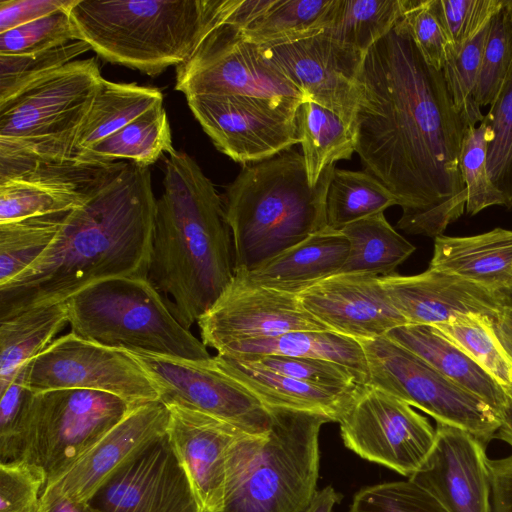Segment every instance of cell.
Instances as JSON below:
<instances>
[{
  "label": "cell",
  "mask_w": 512,
  "mask_h": 512,
  "mask_svg": "<svg viewBox=\"0 0 512 512\" xmlns=\"http://www.w3.org/2000/svg\"><path fill=\"white\" fill-rule=\"evenodd\" d=\"M236 0H77L69 14L79 39L102 59L151 77L186 62L228 22Z\"/></svg>",
  "instance_id": "obj_5"
},
{
  "label": "cell",
  "mask_w": 512,
  "mask_h": 512,
  "mask_svg": "<svg viewBox=\"0 0 512 512\" xmlns=\"http://www.w3.org/2000/svg\"><path fill=\"white\" fill-rule=\"evenodd\" d=\"M489 24L461 49L455 51L449 46L442 68L454 106L468 125L480 124L484 119L481 108L473 100V94L479 78Z\"/></svg>",
  "instance_id": "obj_42"
},
{
  "label": "cell",
  "mask_w": 512,
  "mask_h": 512,
  "mask_svg": "<svg viewBox=\"0 0 512 512\" xmlns=\"http://www.w3.org/2000/svg\"><path fill=\"white\" fill-rule=\"evenodd\" d=\"M30 361L0 391V463L22 459L26 418L34 393L28 383Z\"/></svg>",
  "instance_id": "obj_48"
},
{
  "label": "cell",
  "mask_w": 512,
  "mask_h": 512,
  "mask_svg": "<svg viewBox=\"0 0 512 512\" xmlns=\"http://www.w3.org/2000/svg\"><path fill=\"white\" fill-rule=\"evenodd\" d=\"M349 242L340 230L325 228L256 269L242 273L254 284L299 294L342 269Z\"/></svg>",
  "instance_id": "obj_25"
},
{
  "label": "cell",
  "mask_w": 512,
  "mask_h": 512,
  "mask_svg": "<svg viewBox=\"0 0 512 512\" xmlns=\"http://www.w3.org/2000/svg\"><path fill=\"white\" fill-rule=\"evenodd\" d=\"M432 327L502 387L512 384V360L498 340L490 318L476 314L460 315Z\"/></svg>",
  "instance_id": "obj_39"
},
{
  "label": "cell",
  "mask_w": 512,
  "mask_h": 512,
  "mask_svg": "<svg viewBox=\"0 0 512 512\" xmlns=\"http://www.w3.org/2000/svg\"><path fill=\"white\" fill-rule=\"evenodd\" d=\"M70 8L0 33V54H31L80 40L69 14Z\"/></svg>",
  "instance_id": "obj_46"
},
{
  "label": "cell",
  "mask_w": 512,
  "mask_h": 512,
  "mask_svg": "<svg viewBox=\"0 0 512 512\" xmlns=\"http://www.w3.org/2000/svg\"><path fill=\"white\" fill-rule=\"evenodd\" d=\"M156 205L149 168L127 162L66 215L30 267L0 286V320L66 302L102 280L148 278Z\"/></svg>",
  "instance_id": "obj_2"
},
{
  "label": "cell",
  "mask_w": 512,
  "mask_h": 512,
  "mask_svg": "<svg viewBox=\"0 0 512 512\" xmlns=\"http://www.w3.org/2000/svg\"><path fill=\"white\" fill-rule=\"evenodd\" d=\"M494 293L502 308L512 309V283Z\"/></svg>",
  "instance_id": "obj_57"
},
{
  "label": "cell",
  "mask_w": 512,
  "mask_h": 512,
  "mask_svg": "<svg viewBox=\"0 0 512 512\" xmlns=\"http://www.w3.org/2000/svg\"><path fill=\"white\" fill-rule=\"evenodd\" d=\"M77 0H2L0 33L27 24L61 9L72 7Z\"/></svg>",
  "instance_id": "obj_52"
},
{
  "label": "cell",
  "mask_w": 512,
  "mask_h": 512,
  "mask_svg": "<svg viewBox=\"0 0 512 512\" xmlns=\"http://www.w3.org/2000/svg\"><path fill=\"white\" fill-rule=\"evenodd\" d=\"M336 3L337 0H274L240 33L256 45L296 41L325 30L332 20Z\"/></svg>",
  "instance_id": "obj_35"
},
{
  "label": "cell",
  "mask_w": 512,
  "mask_h": 512,
  "mask_svg": "<svg viewBox=\"0 0 512 512\" xmlns=\"http://www.w3.org/2000/svg\"><path fill=\"white\" fill-rule=\"evenodd\" d=\"M512 63V0H503L493 16L485 42L479 78L473 94L475 104L490 106Z\"/></svg>",
  "instance_id": "obj_44"
},
{
  "label": "cell",
  "mask_w": 512,
  "mask_h": 512,
  "mask_svg": "<svg viewBox=\"0 0 512 512\" xmlns=\"http://www.w3.org/2000/svg\"><path fill=\"white\" fill-rule=\"evenodd\" d=\"M258 47L308 100L337 114L353 130L364 54L324 30L296 41Z\"/></svg>",
  "instance_id": "obj_17"
},
{
  "label": "cell",
  "mask_w": 512,
  "mask_h": 512,
  "mask_svg": "<svg viewBox=\"0 0 512 512\" xmlns=\"http://www.w3.org/2000/svg\"><path fill=\"white\" fill-rule=\"evenodd\" d=\"M400 18L424 60L442 71L451 41L442 17L440 0H401Z\"/></svg>",
  "instance_id": "obj_45"
},
{
  "label": "cell",
  "mask_w": 512,
  "mask_h": 512,
  "mask_svg": "<svg viewBox=\"0 0 512 512\" xmlns=\"http://www.w3.org/2000/svg\"><path fill=\"white\" fill-rule=\"evenodd\" d=\"M28 383L33 392H107L133 406L159 401L152 380L127 350L93 342L71 331L56 338L30 361Z\"/></svg>",
  "instance_id": "obj_14"
},
{
  "label": "cell",
  "mask_w": 512,
  "mask_h": 512,
  "mask_svg": "<svg viewBox=\"0 0 512 512\" xmlns=\"http://www.w3.org/2000/svg\"><path fill=\"white\" fill-rule=\"evenodd\" d=\"M381 280L407 324L436 326L470 314L494 321L503 310L493 291L430 268L410 276L394 273Z\"/></svg>",
  "instance_id": "obj_24"
},
{
  "label": "cell",
  "mask_w": 512,
  "mask_h": 512,
  "mask_svg": "<svg viewBox=\"0 0 512 512\" xmlns=\"http://www.w3.org/2000/svg\"><path fill=\"white\" fill-rule=\"evenodd\" d=\"M236 358L245 359L273 372L322 387L351 390L360 385L356 375L350 369L326 360L283 355Z\"/></svg>",
  "instance_id": "obj_49"
},
{
  "label": "cell",
  "mask_w": 512,
  "mask_h": 512,
  "mask_svg": "<svg viewBox=\"0 0 512 512\" xmlns=\"http://www.w3.org/2000/svg\"><path fill=\"white\" fill-rule=\"evenodd\" d=\"M267 408V433L244 434L229 449L219 512H304L318 491L319 434L330 419Z\"/></svg>",
  "instance_id": "obj_6"
},
{
  "label": "cell",
  "mask_w": 512,
  "mask_h": 512,
  "mask_svg": "<svg viewBox=\"0 0 512 512\" xmlns=\"http://www.w3.org/2000/svg\"><path fill=\"white\" fill-rule=\"evenodd\" d=\"M459 168L467 190V214L473 216L491 206L507 207V198L493 184L488 172L487 136L483 123L467 127L459 154Z\"/></svg>",
  "instance_id": "obj_43"
},
{
  "label": "cell",
  "mask_w": 512,
  "mask_h": 512,
  "mask_svg": "<svg viewBox=\"0 0 512 512\" xmlns=\"http://www.w3.org/2000/svg\"><path fill=\"white\" fill-rule=\"evenodd\" d=\"M495 334L512 360V309L503 308L493 321Z\"/></svg>",
  "instance_id": "obj_54"
},
{
  "label": "cell",
  "mask_w": 512,
  "mask_h": 512,
  "mask_svg": "<svg viewBox=\"0 0 512 512\" xmlns=\"http://www.w3.org/2000/svg\"><path fill=\"white\" fill-rule=\"evenodd\" d=\"M169 409L161 401L133 407L61 477L44 487L89 502L123 466L167 433Z\"/></svg>",
  "instance_id": "obj_22"
},
{
  "label": "cell",
  "mask_w": 512,
  "mask_h": 512,
  "mask_svg": "<svg viewBox=\"0 0 512 512\" xmlns=\"http://www.w3.org/2000/svg\"><path fill=\"white\" fill-rule=\"evenodd\" d=\"M197 324L203 344L217 352L231 343L292 331H331L303 307L298 294L254 284L240 272Z\"/></svg>",
  "instance_id": "obj_16"
},
{
  "label": "cell",
  "mask_w": 512,
  "mask_h": 512,
  "mask_svg": "<svg viewBox=\"0 0 512 512\" xmlns=\"http://www.w3.org/2000/svg\"><path fill=\"white\" fill-rule=\"evenodd\" d=\"M89 502L98 512H205L166 435L116 472Z\"/></svg>",
  "instance_id": "obj_19"
},
{
  "label": "cell",
  "mask_w": 512,
  "mask_h": 512,
  "mask_svg": "<svg viewBox=\"0 0 512 512\" xmlns=\"http://www.w3.org/2000/svg\"><path fill=\"white\" fill-rule=\"evenodd\" d=\"M358 87L356 153L398 199L397 228L442 235L466 207L459 154L469 125L401 18L366 52Z\"/></svg>",
  "instance_id": "obj_1"
},
{
  "label": "cell",
  "mask_w": 512,
  "mask_h": 512,
  "mask_svg": "<svg viewBox=\"0 0 512 512\" xmlns=\"http://www.w3.org/2000/svg\"><path fill=\"white\" fill-rule=\"evenodd\" d=\"M163 187L148 279L190 329L234 276L232 235L221 196L186 152L169 153Z\"/></svg>",
  "instance_id": "obj_3"
},
{
  "label": "cell",
  "mask_w": 512,
  "mask_h": 512,
  "mask_svg": "<svg viewBox=\"0 0 512 512\" xmlns=\"http://www.w3.org/2000/svg\"><path fill=\"white\" fill-rule=\"evenodd\" d=\"M126 163L34 162L0 175V222L75 210Z\"/></svg>",
  "instance_id": "obj_18"
},
{
  "label": "cell",
  "mask_w": 512,
  "mask_h": 512,
  "mask_svg": "<svg viewBox=\"0 0 512 512\" xmlns=\"http://www.w3.org/2000/svg\"><path fill=\"white\" fill-rule=\"evenodd\" d=\"M368 364V385L444 423L468 431L487 445L500 427L498 413L414 353L382 336L360 342Z\"/></svg>",
  "instance_id": "obj_11"
},
{
  "label": "cell",
  "mask_w": 512,
  "mask_h": 512,
  "mask_svg": "<svg viewBox=\"0 0 512 512\" xmlns=\"http://www.w3.org/2000/svg\"><path fill=\"white\" fill-rule=\"evenodd\" d=\"M428 457L410 480L447 512H493L486 444L459 427L436 423Z\"/></svg>",
  "instance_id": "obj_20"
},
{
  "label": "cell",
  "mask_w": 512,
  "mask_h": 512,
  "mask_svg": "<svg viewBox=\"0 0 512 512\" xmlns=\"http://www.w3.org/2000/svg\"><path fill=\"white\" fill-rule=\"evenodd\" d=\"M394 205L398 199L366 170L335 168L326 196L327 227L340 230Z\"/></svg>",
  "instance_id": "obj_36"
},
{
  "label": "cell",
  "mask_w": 512,
  "mask_h": 512,
  "mask_svg": "<svg viewBox=\"0 0 512 512\" xmlns=\"http://www.w3.org/2000/svg\"><path fill=\"white\" fill-rule=\"evenodd\" d=\"M302 155L309 183L315 186L323 172L356 152L353 130L335 113L307 100L299 111Z\"/></svg>",
  "instance_id": "obj_34"
},
{
  "label": "cell",
  "mask_w": 512,
  "mask_h": 512,
  "mask_svg": "<svg viewBox=\"0 0 512 512\" xmlns=\"http://www.w3.org/2000/svg\"><path fill=\"white\" fill-rule=\"evenodd\" d=\"M89 50L88 43L74 40L31 54H0V104Z\"/></svg>",
  "instance_id": "obj_41"
},
{
  "label": "cell",
  "mask_w": 512,
  "mask_h": 512,
  "mask_svg": "<svg viewBox=\"0 0 512 512\" xmlns=\"http://www.w3.org/2000/svg\"><path fill=\"white\" fill-rule=\"evenodd\" d=\"M303 307L331 331L359 342L407 324L380 276L337 273L298 294Z\"/></svg>",
  "instance_id": "obj_21"
},
{
  "label": "cell",
  "mask_w": 512,
  "mask_h": 512,
  "mask_svg": "<svg viewBox=\"0 0 512 512\" xmlns=\"http://www.w3.org/2000/svg\"><path fill=\"white\" fill-rule=\"evenodd\" d=\"M217 354L227 357L283 355L326 360L350 369L362 385L369 381L368 364L361 343L333 331H292L274 337L250 339L231 343Z\"/></svg>",
  "instance_id": "obj_29"
},
{
  "label": "cell",
  "mask_w": 512,
  "mask_h": 512,
  "mask_svg": "<svg viewBox=\"0 0 512 512\" xmlns=\"http://www.w3.org/2000/svg\"><path fill=\"white\" fill-rule=\"evenodd\" d=\"M386 336L485 401L499 415L506 399L503 387L434 327L406 324Z\"/></svg>",
  "instance_id": "obj_28"
},
{
  "label": "cell",
  "mask_w": 512,
  "mask_h": 512,
  "mask_svg": "<svg viewBox=\"0 0 512 512\" xmlns=\"http://www.w3.org/2000/svg\"><path fill=\"white\" fill-rule=\"evenodd\" d=\"M338 423L348 449L408 478L422 466L436 437L412 406L368 384L359 386Z\"/></svg>",
  "instance_id": "obj_13"
},
{
  "label": "cell",
  "mask_w": 512,
  "mask_h": 512,
  "mask_svg": "<svg viewBox=\"0 0 512 512\" xmlns=\"http://www.w3.org/2000/svg\"><path fill=\"white\" fill-rule=\"evenodd\" d=\"M340 232L349 242V251L339 273L388 276L416 249L390 225L384 213L353 222Z\"/></svg>",
  "instance_id": "obj_32"
},
{
  "label": "cell",
  "mask_w": 512,
  "mask_h": 512,
  "mask_svg": "<svg viewBox=\"0 0 512 512\" xmlns=\"http://www.w3.org/2000/svg\"><path fill=\"white\" fill-rule=\"evenodd\" d=\"M37 512H98L90 502L75 501L52 490L43 489Z\"/></svg>",
  "instance_id": "obj_53"
},
{
  "label": "cell",
  "mask_w": 512,
  "mask_h": 512,
  "mask_svg": "<svg viewBox=\"0 0 512 512\" xmlns=\"http://www.w3.org/2000/svg\"><path fill=\"white\" fill-rule=\"evenodd\" d=\"M186 100L216 149L244 166L301 143L299 112L231 95H195Z\"/></svg>",
  "instance_id": "obj_15"
},
{
  "label": "cell",
  "mask_w": 512,
  "mask_h": 512,
  "mask_svg": "<svg viewBox=\"0 0 512 512\" xmlns=\"http://www.w3.org/2000/svg\"><path fill=\"white\" fill-rule=\"evenodd\" d=\"M66 303L71 332L93 342L185 359L211 357L148 278L102 280L83 288Z\"/></svg>",
  "instance_id": "obj_8"
},
{
  "label": "cell",
  "mask_w": 512,
  "mask_h": 512,
  "mask_svg": "<svg viewBox=\"0 0 512 512\" xmlns=\"http://www.w3.org/2000/svg\"><path fill=\"white\" fill-rule=\"evenodd\" d=\"M502 4L503 0H440L450 47L461 49L490 23Z\"/></svg>",
  "instance_id": "obj_51"
},
{
  "label": "cell",
  "mask_w": 512,
  "mask_h": 512,
  "mask_svg": "<svg viewBox=\"0 0 512 512\" xmlns=\"http://www.w3.org/2000/svg\"><path fill=\"white\" fill-rule=\"evenodd\" d=\"M429 268L493 292L505 288L512 283V230L494 228L472 236H437Z\"/></svg>",
  "instance_id": "obj_26"
},
{
  "label": "cell",
  "mask_w": 512,
  "mask_h": 512,
  "mask_svg": "<svg viewBox=\"0 0 512 512\" xmlns=\"http://www.w3.org/2000/svg\"><path fill=\"white\" fill-rule=\"evenodd\" d=\"M216 357L221 366L266 407L321 414L331 422H339L362 385L351 390L322 387L273 372L245 359L218 354Z\"/></svg>",
  "instance_id": "obj_27"
},
{
  "label": "cell",
  "mask_w": 512,
  "mask_h": 512,
  "mask_svg": "<svg viewBox=\"0 0 512 512\" xmlns=\"http://www.w3.org/2000/svg\"><path fill=\"white\" fill-rule=\"evenodd\" d=\"M349 512H447L414 481H393L367 486L353 497Z\"/></svg>",
  "instance_id": "obj_47"
},
{
  "label": "cell",
  "mask_w": 512,
  "mask_h": 512,
  "mask_svg": "<svg viewBox=\"0 0 512 512\" xmlns=\"http://www.w3.org/2000/svg\"><path fill=\"white\" fill-rule=\"evenodd\" d=\"M67 325L66 302L35 307L0 320V391Z\"/></svg>",
  "instance_id": "obj_31"
},
{
  "label": "cell",
  "mask_w": 512,
  "mask_h": 512,
  "mask_svg": "<svg viewBox=\"0 0 512 512\" xmlns=\"http://www.w3.org/2000/svg\"><path fill=\"white\" fill-rule=\"evenodd\" d=\"M175 90L185 97L231 95L299 112L306 95L231 23L211 31L192 56L176 68Z\"/></svg>",
  "instance_id": "obj_10"
},
{
  "label": "cell",
  "mask_w": 512,
  "mask_h": 512,
  "mask_svg": "<svg viewBox=\"0 0 512 512\" xmlns=\"http://www.w3.org/2000/svg\"><path fill=\"white\" fill-rule=\"evenodd\" d=\"M102 78L95 57L74 60L0 104V175L34 162L74 159Z\"/></svg>",
  "instance_id": "obj_7"
},
{
  "label": "cell",
  "mask_w": 512,
  "mask_h": 512,
  "mask_svg": "<svg viewBox=\"0 0 512 512\" xmlns=\"http://www.w3.org/2000/svg\"><path fill=\"white\" fill-rule=\"evenodd\" d=\"M503 389L506 399L499 413L500 427L496 437L512 447V384Z\"/></svg>",
  "instance_id": "obj_55"
},
{
  "label": "cell",
  "mask_w": 512,
  "mask_h": 512,
  "mask_svg": "<svg viewBox=\"0 0 512 512\" xmlns=\"http://www.w3.org/2000/svg\"><path fill=\"white\" fill-rule=\"evenodd\" d=\"M133 407L114 394L96 390L34 392L26 418L21 460L39 467L47 486L61 477Z\"/></svg>",
  "instance_id": "obj_9"
},
{
  "label": "cell",
  "mask_w": 512,
  "mask_h": 512,
  "mask_svg": "<svg viewBox=\"0 0 512 512\" xmlns=\"http://www.w3.org/2000/svg\"><path fill=\"white\" fill-rule=\"evenodd\" d=\"M44 472L25 460L0 463V512H37Z\"/></svg>",
  "instance_id": "obj_50"
},
{
  "label": "cell",
  "mask_w": 512,
  "mask_h": 512,
  "mask_svg": "<svg viewBox=\"0 0 512 512\" xmlns=\"http://www.w3.org/2000/svg\"><path fill=\"white\" fill-rule=\"evenodd\" d=\"M166 406L169 409L166 436L172 450L202 509L219 512L229 449L247 433L203 413L178 405Z\"/></svg>",
  "instance_id": "obj_23"
},
{
  "label": "cell",
  "mask_w": 512,
  "mask_h": 512,
  "mask_svg": "<svg viewBox=\"0 0 512 512\" xmlns=\"http://www.w3.org/2000/svg\"><path fill=\"white\" fill-rule=\"evenodd\" d=\"M481 123L486 128L489 175L512 210V63Z\"/></svg>",
  "instance_id": "obj_40"
},
{
  "label": "cell",
  "mask_w": 512,
  "mask_h": 512,
  "mask_svg": "<svg viewBox=\"0 0 512 512\" xmlns=\"http://www.w3.org/2000/svg\"><path fill=\"white\" fill-rule=\"evenodd\" d=\"M68 213L0 222V286L30 267L46 251Z\"/></svg>",
  "instance_id": "obj_38"
},
{
  "label": "cell",
  "mask_w": 512,
  "mask_h": 512,
  "mask_svg": "<svg viewBox=\"0 0 512 512\" xmlns=\"http://www.w3.org/2000/svg\"><path fill=\"white\" fill-rule=\"evenodd\" d=\"M309 183L303 155L294 149L245 165L226 187L224 210L234 272H249L327 228L326 196L335 169Z\"/></svg>",
  "instance_id": "obj_4"
},
{
  "label": "cell",
  "mask_w": 512,
  "mask_h": 512,
  "mask_svg": "<svg viewBox=\"0 0 512 512\" xmlns=\"http://www.w3.org/2000/svg\"><path fill=\"white\" fill-rule=\"evenodd\" d=\"M161 105L163 94L155 87L116 83L102 78L79 129L74 159L79 160L94 145Z\"/></svg>",
  "instance_id": "obj_30"
},
{
  "label": "cell",
  "mask_w": 512,
  "mask_h": 512,
  "mask_svg": "<svg viewBox=\"0 0 512 512\" xmlns=\"http://www.w3.org/2000/svg\"><path fill=\"white\" fill-rule=\"evenodd\" d=\"M340 499L341 495L332 486H327L316 492L304 512H333L334 506Z\"/></svg>",
  "instance_id": "obj_56"
},
{
  "label": "cell",
  "mask_w": 512,
  "mask_h": 512,
  "mask_svg": "<svg viewBox=\"0 0 512 512\" xmlns=\"http://www.w3.org/2000/svg\"><path fill=\"white\" fill-rule=\"evenodd\" d=\"M127 351L146 371L163 404L203 413L250 435L267 433L270 410L230 375L216 356L195 360Z\"/></svg>",
  "instance_id": "obj_12"
},
{
  "label": "cell",
  "mask_w": 512,
  "mask_h": 512,
  "mask_svg": "<svg viewBox=\"0 0 512 512\" xmlns=\"http://www.w3.org/2000/svg\"><path fill=\"white\" fill-rule=\"evenodd\" d=\"M171 136L167 113L161 105L94 145L79 160L95 163L128 160L149 167L164 152L174 151Z\"/></svg>",
  "instance_id": "obj_33"
},
{
  "label": "cell",
  "mask_w": 512,
  "mask_h": 512,
  "mask_svg": "<svg viewBox=\"0 0 512 512\" xmlns=\"http://www.w3.org/2000/svg\"><path fill=\"white\" fill-rule=\"evenodd\" d=\"M401 16V0H337L324 30L362 54L387 35Z\"/></svg>",
  "instance_id": "obj_37"
}]
</instances>
